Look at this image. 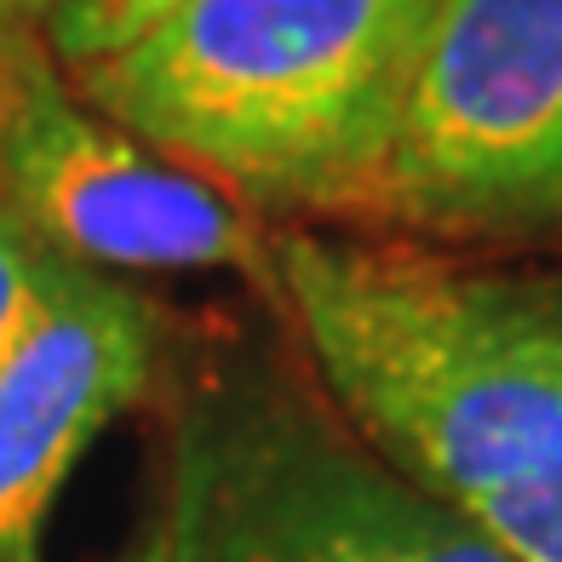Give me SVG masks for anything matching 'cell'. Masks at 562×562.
I'll use <instances>...</instances> for the list:
<instances>
[{"label": "cell", "mask_w": 562, "mask_h": 562, "mask_svg": "<svg viewBox=\"0 0 562 562\" xmlns=\"http://www.w3.org/2000/svg\"><path fill=\"white\" fill-rule=\"evenodd\" d=\"M430 0H184L75 92L247 213L362 224Z\"/></svg>", "instance_id": "7a4b0ae2"}, {"label": "cell", "mask_w": 562, "mask_h": 562, "mask_svg": "<svg viewBox=\"0 0 562 562\" xmlns=\"http://www.w3.org/2000/svg\"><path fill=\"white\" fill-rule=\"evenodd\" d=\"M178 7L184 0H46L41 41L64 75H87L121 58L126 46L144 41L156 23H167Z\"/></svg>", "instance_id": "52a82bcc"}, {"label": "cell", "mask_w": 562, "mask_h": 562, "mask_svg": "<svg viewBox=\"0 0 562 562\" xmlns=\"http://www.w3.org/2000/svg\"><path fill=\"white\" fill-rule=\"evenodd\" d=\"M161 533L167 562H517L276 362L207 373L178 402Z\"/></svg>", "instance_id": "3957f363"}, {"label": "cell", "mask_w": 562, "mask_h": 562, "mask_svg": "<svg viewBox=\"0 0 562 562\" xmlns=\"http://www.w3.org/2000/svg\"><path fill=\"white\" fill-rule=\"evenodd\" d=\"M156 311L126 281L46 247L41 299L0 362V562H41L81 453L149 391Z\"/></svg>", "instance_id": "8992f818"}, {"label": "cell", "mask_w": 562, "mask_h": 562, "mask_svg": "<svg viewBox=\"0 0 562 562\" xmlns=\"http://www.w3.org/2000/svg\"><path fill=\"white\" fill-rule=\"evenodd\" d=\"M0 207L87 270H236L270 288V229L236 195L92 110L35 23H0Z\"/></svg>", "instance_id": "5b68a950"}, {"label": "cell", "mask_w": 562, "mask_h": 562, "mask_svg": "<svg viewBox=\"0 0 562 562\" xmlns=\"http://www.w3.org/2000/svg\"><path fill=\"white\" fill-rule=\"evenodd\" d=\"M265 299L373 459L517 562H562V270L270 229Z\"/></svg>", "instance_id": "6da1fadb"}, {"label": "cell", "mask_w": 562, "mask_h": 562, "mask_svg": "<svg viewBox=\"0 0 562 562\" xmlns=\"http://www.w3.org/2000/svg\"><path fill=\"white\" fill-rule=\"evenodd\" d=\"M126 562H167V533H161V522L144 533V546H138L133 557H126Z\"/></svg>", "instance_id": "30bf717a"}, {"label": "cell", "mask_w": 562, "mask_h": 562, "mask_svg": "<svg viewBox=\"0 0 562 562\" xmlns=\"http://www.w3.org/2000/svg\"><path fill=\"white\" fill-rule=\"evenodd\" d=\"M362 224L407 241H562V0H430Z\"/></svg>", "instance_id": "277c9868"}, {"label": "cell", "mask_w": 562, "mask_h": 562, "mask_svg": "<svg viewBox=\"0 0 562 562\" xmlns=\"http://www.w3.org/2000/svg\"><path fill=\"white\" fill-rule=\"evenodd\" d=\"M41 12L46 0H0V23H35L41 30Z\"/></svg>", "instance_id": "9c48e42d"}, {"label": "cell", "mask_w": 562, "mask_h": 562, "mask_svg": "<svg viewBox=\"0 0 562 562\" xmlns=\"http://www.w3.org/2000/svg\"><path fill=\"white\" fill-rule=\"evenodd\" d=\"M41 270H46V247H41L7 207H0V362L12 356L18 334H23V327H30V316H35Z\"/></svg>", "instance_id": "ba28073f"}]
</instances>
